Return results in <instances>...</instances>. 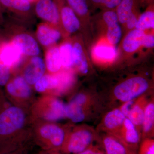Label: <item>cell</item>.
Instances as JSON below:
<instances>
[{
    "mask_svg": "<svg viewBox=\"0 0 154 154\" xmlns=\"http://www.w3.org/2000/svg\"><path fill=\"white\" fill-rule=\"evenodd\" d=\"M0 94V153L24 148L29 136L20 131L25 126V110L7 103Z\"/></svg>",
    "mask_w": 154,
    "mask_h": 154,
    "instance_id": "1",
    "label": "cell"
},
{
    "mask_svg": "<svg viewBox=\"0 0 154 154\" xmlns=\"http://www.w3.org/2000/svg\"><path fill=\"white\" fill-rule=\"evenodd\" d=\"M36 122L33 137L42 150L58 151L61 149L68 133L63 127L53 122Z\"/></svg>",
    "mask_w": 154,
    "mask_h": 154,
    "instance_id": "2",
    "label": "cell"
},
{
    "mask_svg": "<svg viewBox=\"0 0 154 154\" xmlns=\"http://www.w3.org/2000/svg\"><path fill=\"white\" fill-rule=\"evenodd\" d=\"M31 114L36 122H54L66 116V105L54 96L45 95L32 105Z\"/></svg>",
    "mask_w": 154,
    "mask_h": 154,
    "instance_id": "3",
    "label": "cell"
},
{
    "mask_svg": "<svg viewBox=\"0 0 154 154\" xmlns=\"http://www.w3.org/2000/svg\"><path fill=\"white\" fill-rule=\"evenodd\" d=\"M94 134L87 127L76 128L68 133L62 150L69 154H78L84 151L91 144Z\"/></svg>",
    "mask_w": 154,
    "mask_h": 154,
    "instance_id": "4",
    "label": "cell"
},
{
    "mask_svg": "<svg viewBox=\"0 0 154 154\" xmlns=\"http://www.w3.org/2000/svg\"><path fill=\"white\" fill-rule=\"evenodd\" d=\"M149 86L148 82L144 78L133 77L116 86L114 90V95L121 102H128L142 95Z\"/></svg>",
    "mask_w": 154,
    "mask_h": 154,
    "instance_id": "5",
    "label": "cell"
},
{
    "mask_svg": "<svg viewBox=\"0 0 154 154\" xmlns=\"http://www.w3.org/2000/svg\"><path fill=\"white\" fill-rule=\"evenodd\" d=\"M5 87L8 99L19 104V107L27 104L32 99L31 87L22 75L11 77Z\"/></svg>",
    "mask_w": 154,
    "mask_h": 154,
    "instance_id": "6",
    "label": "cell"
},
{
    "mask_svg": "<svg viewBox=\"0 0 154 154\" xmlns=\"http://www.w3.org/2000/svg\"><path fill=\"white\" fill-rule=\"evenodd\" d=\"M34 4L35 14L45 23L55 27L60 23L59 11L54 0H38Z\"/></svg>",
    "mask_w": 154,
    "mask_h": 154,
    "instance_id": "7",
    "label": "cell"
},
{
    "mask_svg": "<svg viewBox=\"0 0 154 154\" xmlns=\"http://www.w3.org/2000/svg\"><path fill=\"white\" fill-rule=\"evenodd\" d=\"M24 55L21 50L11 41H6L0 47V61L14 72L23 61Z\"/></svg>",
    "mask_w": 154,
    "mask_h": 154,
    "instance_id": "8",
    "label": "cell"
},
{
    "mask_svg": "<svg viewBox=\"0 0 154 154\" xmlns=\"http://www.w3.org/2000/svg\"><path fill=\"white\" fill-rule=\"evenodd\" d=\"M30 57L24 66L22 76L30 85H33L45 74L46 69L44 61L40 57Z\"/></svg>",
    "mask_w": 154,
    "mask_h": 154,
    "instance_id": "9",
    "label": "cell"
},
{
    "mask_svg": "<svg viewBox=\"0 0 154 154\" xmlns=\"http://www.w3.org/2000/svg\"><path fill=\"white\" fill-rule=\"evenodd\" d=\"M58 8L61 22L65 30L69 33H73L79 30L81 26L76 14L68 4L66 0H54Z\"/></svg>",
    "mask_w": 154,
    "mask_h": 154,
    "instance_id": "10",
    "label": "cell"
},
{
    "mask_svg": "<svg viewBox=\"0 0 154 154\" xmlns=\"http://www.w3.org/2000/svg\"><path fill=\"white\" fill-rule=\"evenodd\" d=\"M10 41L14 42L21 50L25 56L32 57L37 56L40 53L38 42L31 34L19 32L11 36Z\"/></svg>",
    "mask_w": 154,
    "mask_h": 154,
    "instance_id": "11",
    "label": "cell"
},
{
    "mask_svg": "<svg viewBox=\"0 0 154 154\" xmlns=\"http://www.w3.org/2000/svg\"><path fill=\"white\" fill-rule=\"evenodd\" d=\"M88 103V97L86 95L78 94L66 105V116L74 123L82 122L85 117L84 109Z\"/></svg>",
    "mask_w": 154,
    "mask_h": 154,
    "instance_id": "12",
    "label": "cell"
},
{
    "mask_svg": "<svg viewBox=\"0 0 154 154\" xmlns=\"http://www.w3.org/2000/svg\"><path fill=\"white\" fill-rule=\"evenodd\" d=\"M4 11L12 13L20 19H28L33 14V4L27 0H0Z\"/></svg>",
    "mask_w": 154,
    "mask_h": 154,
    "instance_id": "13",
    "label": "cell"
},
{
    "mask_svg": "<svg viewBox=\"0 0 154 154\" xmlns=\"http://www.w3.org/2000/svg\"><path fill=\"white\" fill-rule=\"evenodd\" d=\"M36 36L42 46L48 48L60 39L61 33L54 26L45 22L39 24L37 27Z\"/></svg>",
    "mask_w": 154,
    "mask_h": 154,
    "instance_id": "14",
    "label": "cell"
},
{
    "mask_svg": "<svg viewBox=\"0 0 154 154\" xmlns=\"http://www.w3.org/2000/svg\"><path fill=\"white\" fill-rule=\"evenodd\" d=\"M34 88L38 93L46 95H54L59 94L60 80L57 74H45L35 84Z\"/></svg>",
    "mask_w": 154,
    "mask_h": 154,
    "instance_id": "15",
    "label": "cell"
},
{
    "mask_svg": "<svg viewBox=\"0 0 154 154\" xmlns=\"http://www.w3.org/2000/svg\"><path fill=\"white\" fill-rule=\"evenodd\" d=\"M45 63L48 74H55L60 71L62 65L58 47L53 45L47 48Z\"/></svg>",
    "mask_w": 154,
    "mask_h": 154,
    "instance_id": "16",
    "label": "cell"
},
{
    "mask_svg": "<svg viewBox=\"0 0 154 154\" xmlns=\"http://www.w3.org/2000/svg\"><path fill=\"white\" fill-rule=\"evenodd\" d=\"M126 118L120 108L114 109L105 116L103 124L107 131L116 133L120 128Z\"/></svg>",
    "mask_w": 154,
    "mask_h": 154,
    "instance_id": "17",
    "label": "cell"
},
{
    "mask_svg": "<svg viewBox=\"0 0 154 154\" xmlns=\"http://www.w3.org/2000/svg\"><path fill=\"white\" fill-rule=\"evenodd\" d=\"M146 34L144 31L134 29L131 31L124 38L123 48L125 51L132 53L137 50L141 45Z\"/></svg>",
    "mask_w": 154,
    "mask_h": 154,
    "instance_id": "18",
    "label": "cell"
},
{
    "mask_svg": "<svg viewBox=\"0 0 154 154\" xmlns=\"http://www.w3.org/2000/svg\"><path fill=\"white\" fill-rule=\"evenodd\" d=\"M146 105L145 98L143 97H140L134 103L127 116V118L132 122L137 129L138 128L142 126Z\"/></svg>",
    "mask_w": 154,
    "mask_h": 154,
    "instance_id": "19",
    "label": "cell"
},
{
    "mask_svg": "<svg viewBox=\"0 0 154 154\" xmlns=\"http://www.w3.org/2000/svg\"><path fill=\"white\" fill-rule=\"evenodd\" d=\"M138 131L134 125L126 117L122 125L116 134L118 133L127 143L136 144L140 140Z\"/></svg>",
    "mask_w": 154,
    "mask_h": 154,
    "instance_id": "20",
    "label": "cell"
},
{
    "mask_svg": "<svg viewBox=\"0 0 154 154\" xmlns=\"http://www.w3.org/2000/svg\"><path fill=\"white\" fill-rule=\"evenodd\" d=\"M73 52L74 65L80 72L86 74L88 71V61L82 46L79 42H75L73 45Z\"/></svg>",
    "mask_w": 154,
    "mask_h": 154,
    "instance_id": "21",
    "label": "cell"
},
{
    "mask_svg": "<svg viewBox=\"0 0 154 154\" xmlns=\"http://www.w3.org/2000/svg\"><path fill=\"white\" fill-rule=\"evenodd\" d=\"M135 0H122L116 7L119 22L121 24H125L130 16L135 12Z\"/></svg>",
    "mask_w": 154,
    "mask_h": 154,
    "instance_id": "22",
    "label": "cell"
},
{
    "mask_svg": "<svg viewBox=\"0 0 154 154\" xmlns=\"http://www.w3.org/2000/svg\"><path fill=\"white\" fill-rule=\"evenodd\" d=\"M59 49L62 67L69 69L74 66L72 45L70 42H65Z\"/></svg>",
    "mask_w": 154,
    "mask_h": 154,
    "instance_id": "23",
    "label": "cell"
},
{
    "mask_svg": "<svg viewBox=\"0 0 154 154\" xmlns=\"http://www.w3.org/2000/svg\"><path fill=\"white\" fill-rule=\"evenodd\" d=\"M154 125V104L153 101L146 105L142 129L144 134H149L153 131Z\"/></svg>",
    "mask_w": 154,
    "mask_h": 154,
    "instance_id": "24",
    "label": "cell"
},
{
    "mask_svg": "<svg viewBox=\"0 0 154 154\" xmlns=\"http://www.w3.org/2000/svg\"><path fill=\"white\" fill-rule=\"evenodd\" d=\"M154 28V12L153 10H148L143 13L138 19L135 29L144 31Z\"/></svg>",
    "mask_w": 154,
    "mask_h": 154,
    "instance_id": "25",
    "label": "cell"
},
{
    "mask_svg": "<svg viewBox=\"0 0 154 154\" xmlns=\"http://www.w3.org/2000/svg\"><path fill=\"white\" fill-rule=\"evenodd\" d=\"M103 142L107 154H126L124 146L114 138L107 137Z\"/></svg>",
    "mask_w": 154,
    "mask_h": 154,
    "instance_id": "26",
    "label": "cell"
},
{
    "mask_svg": "<svg viewBox=\"0 0 154 154\" xmlns=\"http://www.w3.org/2000/svg\"><path fill=\"white\" fill-rule=\"evenodd\" d=\"M94 54L99 59L109 60L115 57L116 51L115 48L112 46L106 45H99L94 49Z\"/></svg>",
    "mask_w": 154,
    "mask_h": 154,
    "instance_id": "27",
    "label": "cell"
},
{
    "mask_svg": "<svg viewBox=\"0 0 154 154\" xmlns=\"http://www.w3.org/2000/svg\"><path fill=\"white\" fill-rule=\"evenodd\" d=\"M69 7L77 16L86 17L89 13V9L86 0H66Z\"/></svg>",
    "mask_w": 154,
    "mask_h": 154,
    "instance_id": "28",
    "label": "cell"
},
{
    "mask_svg": "<svg viewBox=\"0 0 154 154\" xmlns=\"http://www.w3.org/2000/svg\"><path fill=\"white\" fill-rule=\"evenodd\" d=\"M107 38L110 44L115 45L120 41L122 31L118 23L107 26Z\"/></svg>",
    "mask_w": 154,
    "mask_h": 154,
    "instance_id": "29",
    "label": "cell"
},
{
    "mask_svg": "<svg viewBox=\"0 0 154 154\" xmlns=\"http://www.w3.org/2000/svg\"><path fill=\"white\" fill-rule=\"evenodd\" d=\"M13 71L0 61V87H5L11 78Z\"/></svg>",
    "mask_w": 154,
    "mask_h": 154,
    "instance_id": "30",
    "label": "cell"
},
{
    "mask_svg": "<svg viewBox=\"0 0 154 154\" xmlns=\"http://www.w3.org/2000/svg\"><path fill=\"white\" fill-rule=\"evenodd\" d=\"M103 18L107 26L118 23V17L114 11L109 10L105 11L103 14Z\"/></svg>",
    "mask_w": 154,
    "mask_h": 154,
    "instance_id": "31",
    "label": "cell"
},
{
    "mask_svg": "<svg viewBox=\"0 0 154 154\" xmlns=\"http://www.w3.org/2000/svg\"><path fill=\"white\" fill-rule=\"evenodd\" d=\"M141 154H154L153 140H147L144 142L141 148Z\"/></svg>",
    "mask_w": 154,
    "mask_h": 154,
    "instance_id": "32",
    "label": "cell"
},
{
    "mask_svg": "<svg viewBox=\"0 0 154 154\" xmlns=\"http://www.w3.org/2000/svg\"><path fill=\"white\" fill-rule=\"evenodd\" d=\"M138 19L135 13H133L126 21L127 27L129 29H133L135 28L137 23Z\"/></svg>",
    "mask_w": 154,
    "mask_h": 154,
    "instance_id": "33",
    "label": "cell"
},
{
    "mask_svg": "<svg viewBox=\"0 0 154 154\" xmlns=\"http://www.w3.org/2000/svg\"><path fill=\"white\" fill-rule=\"evenodd\" d=\"M142 45L147 48H152L154 46V37L153 35H145L143 41Z\"/></svg>",
    "mask_w": 154,
    "mask_h": 154,
    "instance_id": "34",
    "label": "cell"
},
{
    "mask_svg": "<svg viewBox=\"0 0 154 154\" xmlns=\"http://www.w3.org/2000/svg\"><path fill=\"white\" fill-rule=\"evenodd\" d=\"M0 154H25V148L16 150L14 151L2 153Z\"/></svg>",
    "mask_w": 154,
    "mask_h": 154,
    "instance_id": "35",
    "label": "cell"
},
{
    "mask_svg": "<svg viewBox=\"0 0 154 154\" xmlns=\"http://www.w3.org/2000/svg\"><path fill=\"white\" fill-rule=\"evenodd\" d=\"M4 11H4V9H3L2 5H1V3H0V25H2L4 23V21H5L4 17Z\"/></svg>",
    "mask_w": 154,
    "mask_h": 154,
    "instance_id": "36",
    "label": "cell"
},
{
    "mask_svg": "<svg viewBox=\"0 0 154 154\" xmlns=\"http://www.w3.org/2000/svg\"><path fill=\"white\" fill-rule=\"evenodd\" d=\"M1 30H0V47L4 42L7 41L6 40L5 36L4 33Z\"/></svg>",
    "mask_w": 154,
    "mask_h": 154,
    "instance_id": "37",
    "label": "cell"
},
{
    "mask_svg": "<svg viewBox=\"0 0 154 154\" xmlns=\"http://www.w3.org/2000/svg\"><path fill=\"white\" fill-rule=\"evenodd\" d=\"M57 151H45L42 150L38 154H59Z\"/></svg>",
    "mask_w": 154,
    "mask_h": 154,
    "instance_id": "38",
    "label": "cell"
},
{
    "mask_svg": "<svg viewBox=\"0 0 154 154\" xmlns=\"http://www.w3.org/2000/svg\"><path fill=\"white\" fill-rule=\"evenodd\" d=\"M96 152H94V151L92 149H86L84 151L81 152L79 153L78 154H95Z\"/></svg>",
    "mask_w": 154,
    "mask_h": 154,
    "instance_id": "39",
    "label": "cell"
},
{
    "mask_svg": "<svg viewBox=\"0 0 154 154\" xmlns=\"http://www.w3.org/2000/svg\"><path fill=\"white\" fill-rule=\"evenodd\" d=\"M93 3L96 5H99L102 6L103 5L106 0H91Z\"/></svg>",
    "mask_w": 154,
    "mask_h": 154,
    "instance_id": "40",
    "label": "cell"
},
{
    "mask_svg": "<svg viewBox=\"0 0 154 154\" xmlns=\"http://www.w3.org/2000/svg\"><path fill=\"white\" fill-rule=\"evenodd\" d=\"M27 1H28V2H30V3H31V4H34V3L36 2V1H38V0H27Z\"/></svg>",
    "mask_w": 154,
    "mask_h": 154,
    "instance_id": "41",
    "label": "cell"
},
{
    "mask_svg": "<svg viewBox=\"0 0 154 154\" xmlns=\"http://www.w3.org/2000/svg\"><path fill=\"white\" fill-rule=\"evenodd\" d=\"M95 154H103L102 153L100 152H96V153Z\"/></svg>",
    "mask_w": 154,
    "mask_h": 154,
    "instance_id": "42",
    "label": "cell"
}]
</instances>
